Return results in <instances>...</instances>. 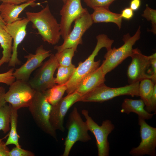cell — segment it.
Instances as JSON below:
<instances>
[{
  "mask_svg": "<svg viewBox=\"0 0 156 156\" xmlns=\"http://www.w3.org/2000/svg\"><path fill=\"white\" fill-rule=\"evenodd\" d=\"M145 110L148 112L151 113L154 112V114L156 113V84L155 85L153 92L151 100L150 105L144 108Z\"/></svg>",
  "mask_w": 156,
  "mask_h": 156,
  "instance_id": "33",
  "label": "cell"
},
{
  "mask_svg": "<svg viewBox=\"0 0 156 156\" xmlns=\"http://www.w3.org/2000/svg\"><path fill=\"white\" fill-rule=\"evenodd\" d=\"M30 0H0L2 3L19 5L27 2Z\"/></svg>",
  "mask_w": 156,
  "mask_h": 156,
  "instance_id": "38",
  "label": "cell"
},
{
  "mask_svg": "<svg viewBox=\"0 0 156 156\" xmlns=\"http://www.w3.org/2000/svg\"><path fill=\"white\" fill-rule=\"evenodd\" d=\"M10 151L4 142L1 141L0 142V156H8Z\"/></svg>",
  "mask_w": 156,
  "mask_h": 156,
  "instance_id": "35",
  "label": "cell"
},
{
  "mask_svg": "<svg viewBox=\"0 0 156 156\" xmlns=\"http://www.w3.org/2000/svg\"><path fill=\"white\" fill-rule=\"evenodd\" d=\"M61 0L64 3H65L66 1V0Z\"/></svg>",
  "mask_w": 156,
  "mask_h": 156,
  "instance_id": "40",
  "label": "cell"
},
{
  "mask_svg": "<svg viewBox=\"0 0 156 156\" xmlns=\"http://www.w3.org/2000/svg\"><path fill=\"white\" fill-rule=\"evenodd\" d=\"M121 16L127 20H130L134 15L133 11L130 8H127L123 10L121 14Z\"/></svg>",
  "mask_w": 156,
  "mask_h": 156,
  "instance_id": "34",
  "label": "cell"
},
{
  "mask_svg": "<svg viewBox=\"0 0 156 156\" xmlns=\"http://www.w3.org/2000/svg\"><path fill=\"white\" fill-rule=\"evenodd\" d=\"M138 124L140 127L141 141L138 146L132 148L129 154L133 156H155L156 128L149 125L145 120L139 117Z\"/></svg>",
  "mask_w": 156,
  "mask_h": 156,
  "instance_id": "11",
  "label": "cell"
},
{
  "mask_svg": "<svg viewBox=\"0 0 156 156\" xmlns=\"http://www.w3.org/2000/svg\"><path fill=\"white\" fill-rule=\"evenodd\" d=\"M77 50L73 48L65 49L59 52H57L55 56L58 62V65L67 67L73 64L72 59L74 53Z\"/></svg>",
  "mask_w": 156,
  "mask_h": 156,
  "instance_id": "27",
  "label": "cell"
},
{
  "mask_svg": "<svg viewBox=\"0 0 156 156\" xmlns=\"http://www.w3.org/2000/svg\"><path fill=\"white\" fill-rule=\"evenodd\" d=\"M52 107L47 100L44 91H36L28 107L38 127L57 141L56 130L52 127L50 122Z\"/></svg>",
  "mask_w": 156,
  "mask_h": 156,
  "instance_id": "4",
  "label": "cell"
},
{
  "mask_svg": "<svg viewBox=\"0 0 156 156\" xmlns=\"http://www.w3.org/2000/svg\"><path fill=\"white\" fill-rule=\"evenodd\" d=\"M6 24L0 15V29H4Z\"/></svg>",
  "mask_w": 156,
  "mask_h": 156,
  "instance_id": "39",
  "label": "cell"
},
{
  "mask_svg": "<svg viewBox=\"0 0 156 156\" xmlns=\"http://www.w3.org/2000/svg\"><path fill=\"white\" fill-rule=\"evenodd\" d=\"M91 14L93 23H112L116 24L119 29L121 27L122 19L121 14L110 11L109 9L98 8L94 10Z\"/></svg>",
  "mask_w": 156,
  "mask_h": 156,
  "instance_id": "20",
  "label": "cell"
},
{
  "mask_svg": "<svg viewBox=\"0 0 156 156\" xmlns=\"http://www.w3.org/2000/svg\"><path fill=\"white\" fill-rule=\"evenodd\" d=\"M74 22L73 29L64 40L63 43L60 45L54 46V49L57 52L70 48L77 50L78 46L83 43L82 37L83 34L93 23L91 14L87 9Z\"/></svg>",
  "mask_w": 156,
  "mask_h": 156,
  "instance_id": "10",
  "label": "cell"
},
{
  "mask_svg": "<svg viewBox=\"0 0 156 156\" xmlns=\"http://www.w3.org/2000/svg\"><path fill=\"white\" fill-rule=\"evenodd\" d=\"M29 22L27 18H23L10 24H6L4 28L13 40L12 55L8 62L9 67H14L21 64V61L18 58L17 49L26 35V28Z\"/></svg>",
  "mask_w": 156,
  "mask_h": 156,
  "instance_id": "16",
  "label": "cell"
},
{
  "mask_svg": "<svg viewBox=\"0 0 156 156\" xmlns=\"http://www.w3.org/2000/svg\"><path fill=\"white\" fill-rule=\"evenodd\" d=\"M5 93V99L12 108L17 110L28 107L36 92L27 82L16 80Z\"/></svg>",
  "mask_w": 156,
  "mask_h": 156,
  "instance_id": "9",
  "label": "cell"
},
{
  "mask_svg": "<svg viewBox=\"0 0 156 156\" xmlns=\"http://www.w3.org/2000/svg\"><path fill=\"white\" fill-rule=\"evenodd\" d=\"M82 96L79 93L74 92L62 97L56 105L52 106L50 122L55 130L64 131L65 128L63 125L65 116L70 108L75 103L79 102Z\"/></svg>",
  "mask_w": 156,
  "mask_h": 156,
  "instance_id": "15",
  "label": "cell"
},
{
  "mask_svg": "<svg viewBox=\"0 0 156 156\" xmlns=\"http://www.w3.org/2000/svg\"><path fill=\"white\" fill-rule=\"evenodd\" d=\"M51 52L50 50L44 49L41 45L37 48L35 54L29 53L25 55L26 62L14 72L16 79L28 82L32 73L42 64L45 59L51 55Z\"/></svg>",
  "mask_w": 156,
  "mask_h": 156,
  "instance_id": "13",
  "label": "cell"
},
{
  "mask_svg": "<svg viewBox=\"0 0 156 156\" xmlns=\"http://www.w3.org/2000/svg\"><path fill=\"white\" fill-rule=\"evenodd\" d=\"M25 14L32 23V27L38 30L44 42L52 45L58 42L61 36L60 24L52 14L48 4L39 12H27Z\"/></svg>",
  "mask_w": 156,
  "mask_h": 156,
  "instance_id": "2",
  "label": "cell"
},
{
  "mask_svg": "<svg viewBox=\"0 0 156 156\" xmlns=\"http://www.w3.org/2000/svg\"><path fill=\"white\" fill-rule=\"evenodd\" d=\"M5 88L0 86V107L3 106L6 104L5 99Z\"/></svg>",
  "mask_w": 156,
  "mask_h": 156,
  "instance_id": "37",
  "label": "cell"
},
{
  "mask_svg": "<svg viewBox=\"0 0 156 156\" xmlns=\"http://www.w3.org/2000/svg\"><path fill=\"white\" fill-rule=\"evenodd\" d=\"M87 9L82 6L81 0H66L60 11V32L63 40L71 31L73 23Z\"/></svg>",
  "mask_w": 156,
  "mask_h": 156,
  "instance_id": "14",
  "label": "cell"
},
{
  "mask_svg": "<svg viewBox=\"0 0 156 156\" xmlns=\"http://www.w3.org/2000/svg\"><path fill=\"white\" fill-rule=\"evenodd\" d=\"M130 57L131 61L127 71L129 84L140 82L144 79H151V75L146 73L150 66L151 55H143L140 50L137 48L133 49Z\"/></svg>",
  "mask_w": 156,
  "mask_h": 156,
  "instance_id": "12",
  "label": "cell"
},
{
  "mask_svg": "<svg viewBox=\"0 0 156 156\" xmlns=\"http://www.w3.org/2000/svg\"><path fill=\"white\" fill-rule=\"evenodd\" d=\"M74 65L67 67H64L58 65L57 72L55 82L58 85L66 84L73 75L75 69Z\"/></svg>",
  "mask_w": 156,
  "mask_h": 156,
  "instance_id": "25",
  "label": "cell"
},
{
  "mask_svg": "<svg viewBox=\"0 0 156 156\" xmlns=\"http://www.w3.org/2000/svg\"><path fill=\"white\" fill-rule=\"evenodd\" d=\"M81 114L86 119L88 131L95 137L98 156H109L110 146L108 137L114 129V125L110 120L106 119L103 120L101 125L99 126L89 115L88 110L83 109Z\"/></svg>",
  "mask_w": 156,
  "mask_h": 156,
  "instance_id": "7",
  "label": "cell"
},
{
  "mask_svg": "<svg viewBox=\"0 0 156 156\" xmlns=\"http://www.w3.org/2000/svg\"><path fill=\"white\" fill-rule=\"evenodd\" d=\"M66 90V84L56 85L44 92L48 102L53 106L56 105L62 98Z\"/></svg>",
  "mask_w": 156,
  "mask_h": 156,
  "instance_id": "24",
  "label": "cell"
},
{
  "mask_svg": "<svg viewBox=\"0 0 156 156\" xmlns=\"http://www.w3.org/2000/svg\"><path fill=\"white\" fill-rule=\"evenodd\" d=\"M14 71V68L12 67L5 73H0V83L11 85L16 80L13 75Z\"/></svg>",
  "mask_w": 156,
  "mask_h": 156,
  "instance_id": "30",
  "label": "cell"
},
{
  "mask_svg": "<svg viewBox=\"0 0 156 156\" xmlns=\"http://www.w3.org/2000/svg\"><path fill=\"white\" fill-rule=\"evenodd\" d=\"M96 44L92 53L84 61L79 63L73 75L66 84L67 87L66 92L68 94L75 92L83 79L100 66V60L95 61L94 59L100 50L104 47L107 51L112 48L114 41L106 34H100L96 36Z\"/></svg>",
  "mask_w": 156,
  "mask_h": 156,
  "instance_id": "1",
  "label": "cell"
},
{
  "mask_svg": "<svg viewBox=\"0 0 156 156\" xmlns=\"http://www.w3.org/2000/svg\"><path fill=\"white\" fill-rule=\"evenodd\" d=\"M11 106L6 104L0 107V131L2 130L4 133L9 131L10 128V118ZM2 140L0 139V142Z\"/></svg>",
  "mask_w": 156,
  "mask_h": 156,
  "instance_id": "26",
  "label": "cell"
},
{
  "mask_svg": "<svg viewBox=\"0 0 156 156\" xmlns=\"http://www.w3.org/2000/svg\"><path fill=\"white\" fill-rule=\"evenodd\" d=\"M116 0H83L89 7L94 10L98 8L109 9L110 5Z\"/></svg>",
  "mask_w": 156,
  "mask_h": 156,
  "instance_id": "29",
  "label": "cell"
},
{
  "mask_svg": "<svg viewBox=\"0 0 156 156\" xmlns=\"http://www.w3.org/2000/svg\"><path fill=\"white\" fill-rule=\"evenodd\" d=\"M34 154L27 150L16 146L10 151L8 156H34Z\"/></svg>",
  "mask_w": 156,
  "mask_h": 156,
  "instance_id": "31",
  "label": "cell"
},
{
  "mask_svg": "<svg viewBox=\"0 0 156 156\" xmlns=\"http://www.w3.org/2000/svg\"><path fill=\"white\" fill-rule=\"evenodd\" d=\"M66 126L68 132L64 142V149L62 156H69L77 142H85L91 139L88 133L87 123L82 120L76 107H74L70 114Z\"/></svg>",
  "mask_w": 156,
  "mask_h": 156,
  "instance_id": "6",
  "label": "cell"
},
{
  "mask_svg": "<svg viewBox=\"0 0 156 156\" xmlns=\"http://www.w3.org/2000/svg\"><path fill=\"white\" fill-rule=\"evenodd\" d=\"M141 34V27L139 26L135 34L131 36L127 33L123 35V44L116 48L115 47L107 51L104 56L101 67L102 71L106 75L116 68L124 60L131 57L133 53V45L140 38Z\"/></svg>",
  "mask_w": 156,
  "mask_h": 156,
  "instance_id": "3",
  "label": "cell"
},
{
  "mask_svg": "<svg viewBox=\"0 0 156 156\" xmlns=\"http://www.w3.org/2000/svg\"><path fill=\"white\" fill-rule=\"evenodd\" d=\"M145 106L144 101L141 99L134 100L126 98L122 104L120 112L127 114L133 112L137 114L138 117L144 120L151 119L154 114L147 112L144 109Z\"/></svg>",
  "mask_w": 156,
  "mask_h": 156,
  "instance_id": "19",
  "label": "cell"
},
{
  "mask_svg": "<svg viewBox=\"0 0 156 156\" xmlns=\"http://www.w3.org/2000/svg\"><path fill=\"white\" fill-rule=\"evenodd\" d=\"M105 75L101 66L86 76L81 81L75 92L82 96L91 91L96 87L104 83Z\"/></svg>",
  "mask_w": 156,
  "mask_h": 156,
  "instance_id": "18",
  "label": "cell"
},
{
  "mask_svg": "<svg viewBox=\"0 0 156 156\" xmlns=\"http://www.w3.org/2000/svg\"><path fill=\"white\" fill-rule=\"evenodd\" d=\"M139 83L113 88L107 86L104 83L82 95L79 102L102 103L120 96H139Z\"/></svg>",
  "mask_w": 156,
  "mask_h": 156,
  "instance_id": "5",
  "label": "cell"
},
{
  "mask_svg": "<svg viewBox=\"0 0 156 156\" xmlns=\"http://www.w3.org/2000/svg\"><path fill=\"white\" fill-rule=\"evenodd\" d=\"M140 82L139 86V96L144 101L145 107H148L150 105L154 86L156 83L148 79H144Z\"/></svg>",
  "mask_w": 156,
  "mask_h": 156,
  "instance_id": "22",
  "label": "cell"
},
{
  "mask_svg": "<svg viewBox=\"0 0 156 156\" xmlns=\"http://www.w3.org/2000/svg\"><path fill=\"white\" fill-rule=\"evenodd\" d=\"M150 69L149 70L148 74L150 75L151 80L156 83V53H155L151 55L150 66Z\"/></svg>",
  "mask_w": 156,
  "mask_h": 156,
  "instance_id": "32",
  "label": "cell"
},
{
  "mask_svg": "<svg viewBox=\"0 0 156 156\" xmlns=\"http://www.w3.org/2000/svg\"><path fill=\"white\" fill-rule=\"evenodd\" d=\"M12 39L4 29H0V44L3 49V55L0 59V67L8 63L11 57L12 50Z\"/></svg>",
  "mask_w": 156,
  "mask_h": 156,
  "instance_id": "21",
  "label": "cell"
},
{
  "mask_svg": "<svg viewBox=\"0 0 156 156\" xmlns=\"http://www.w3.org/2000/svg\"><path fill=\"white\" fill-rule=\"evenodd\" d=\"M142 16L147 20L151 21V29L149 30L154 34H156V10L149 7L148 5H146V8L143 11Z\"/></svg>",
  "mask_w": 156,
  "mask_h": 156,
  "instance_id": "28",
  "label": "cell"
},
{
  "mask_svg": "<svg viewBox=\"0 0 156 156\" xmlns=\"http://www.w3.org/2000/svg\"><path fill=\"white\" fill-rule=\"evenodd\" d=\"M141 3V0H132L130 3V8L133 11L138 10Z\"/></svg>",
  "mask_w": 156,
  "mask_h": 156,
  "instance_id": "36",
  "label": "cell"
},
{
  "mask_svg": "<svg viewBox=\"0 0 156 156\" xmlns=\"http://www.w3.org/2000/svg\"><path fill=\"white\" fill-rule=\"evenodd\" d=\"M36 0L30 1L19 5L2 3L0 5V15L6 24H9L21 19L18 16L27 7H34L39 5Z\"/></svg>",
  "mask_w": 156,
  "mask_h": 156,
  "instance_id": "17",
  "label": "cell"
},
{
  "mask_svg": "<svg viewBox=\"0 0 156 156\" xmlns=\"http://www.w3.org/2000/svg\"><path fill=\"white\" fill-rule=\"evenodd\" d=\"M18 117L17 110L13 109L11 106L10 118L11 125L10 131L8 137L6 142L5 143L6 146L10 144H14L16 146L21 147L18 142V140L20 137L18 134L17 131Z\"/></svg>",
  "mask_w": 156,
  "mask_h": 156,
  "instance_id": "23",
  "label": "cell"
},
{
  "mask_svg": "<svg viewBox=\"0 0 156 156\" xmlns=\"http://www.w3.org/2000/svg\"><path fill=\"white\" fill-rule=\"evenodd\" d=\"M58 65L55 55L51 54L49 59L42 63L28 83L36 91L43 92L51 88L56 85L53 76Z\"/></svg>",
  "mask_w": 156,
  "mask_h": 156,
  "instance_id": "8",
  "label": "cell"
}]
</instances>
